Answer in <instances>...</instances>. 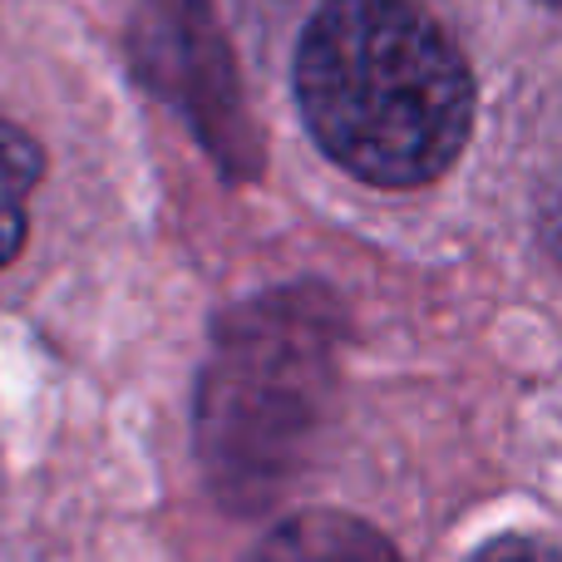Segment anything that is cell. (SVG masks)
<instances>
[{"label": "cell", "mask_w": 562, "mask_h": 562, "mask_svg": "<svg viewBox=\"0 0 562 562\" xmlns=\"http://www.w3.org/2000/svg\"><path fill=\"white\" fill-rule=\"evenodd\" d=\"M336 350L326 291H267L223 316L198 390V449L227 504L262 508L301 469L336 390Z\"/></svg>", "instance_id": "cell-2"}, {"label": "cell", "mask_w": 562, "mask_h": 562, "mask_svg": "<svg viewBox=\"0 0 562 562\" xmlns=\"http://www.w3.org/2000/svg\"><path fill=\"white\" fill-rule=\"evenodd\" d=\"M134 55L148 85L183 109L188 124L233 173L257 168L233 59L203 0H144L134 25Z\"/></svg>", "instance_id": "cell-3"}, {"label": "cell", "mask_w": 562, "mask_h": 562, "mask_svg": "<svg viewBox=\"0 0 562 562\" xmlns=\"http://www.w3.org/2000/svg\"><path fill=\"white\" fill-rule=\"evenodd\" d=\"M548 5H562V0H548Z\"/></svg>", "instance_id": "cell-8"}, {"label": "cell", "mask_w": 562, "mask_h": 562, "mask_svg": "<svg viewBox=\"0 0 562 562\" xmlns=\"http://www.w3.org/2000/svg\"><path fill=\"white\" fill-rule=\"evenodd\" d=\"M40 188V148L20 124L0 114V267L30 233V198Z\"/></svg>", "instance_id": "cell-5"}, {"label": "cell", "mask_w": 562, "mask_h": 562, "mask_svg": "<svg viewBox=\"0 0 562 562\" xmlns=\"http://www.w3.org/2000/svg\"><path fill=\"white\" fill-rule=\"evenodd\" d=\"M252 562H400V553L360 518L306 508V514L286 518L252 553Z\"/></svg>", "instance_id": "cell-4"}, {"label": "cell", "mask_w": 562, "mask_h": 562, "mask_svg": "<svg viewBox=\"0 0 562 562\" xmlns=\"http://www.w3.org/2000/svg\"><path fill=\"white\" fill-rule=\"evenodd\" d=\"M543 243H548V252H553L558 267H562V168H558L553 193H548V203H543Z\"/></svg>", "instance_id": "cell-7"}, {"label": "cell", "mask_w": 562, "mask_h": 562, "mask_svg": "<svg viewBox=\"0 0 562 562\" xmlns=\"http://www.w3.org/2000/svg\"><path fill=\"white\" fill-rule=\"evenodd\" d=\"M469 562H562V558L548 543H538V538L508 533V538H494V543H484Z\"/></svg>", "instance_id": "cell-6"}, {"label": "cell", "mask_w": 562, "mask_h": 562, "mask_svg": "<svg viewBox=\"0 0 562 562\" xmlns=\"http://www.w3.org/2000/svg\"><path fill=\"white\" fill-rule=\"evenodd\" d=\"M296 99L311 138L380 188L439 178L474 124L464 55L409 0H326L296 49Z\"/></svg>", "instance_id": "cell-1"}]
</instances>
